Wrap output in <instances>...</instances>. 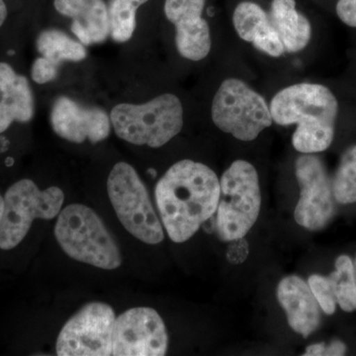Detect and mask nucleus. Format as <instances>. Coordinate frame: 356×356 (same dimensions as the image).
Masks as SVG:
<instances>
[{"label":"nucleus","mask_w":356,"mask_h":356,"mask_svg":"<svg viewBox=\"0 0 356 356\" xmlns=\"http://www.w3.org/2000/svg\"><path fill=\"white\" fill-rule=\"evenodd\" d=\"M220 180L209 166L184 159L156 184L154 195L170 240L184 243L212 218L219 204Z\"/></svg>","instance_id":"obj_1"},{"label":"nucleus","mask_w":356,"mask_h":356,"mask_svg":"<svg viewBox=\"0 0 356 356\" xmlns=\"http://www.w3.org/2000/svg\"><path fill=\"white\" fill-rule=\"evenodd\" d=\"M269 108L277 125L296 124L292 144L299 153H322L331 147L339 103L327 86L311 83L292 84L274 95Z\"/></svg>","instance_id":"obj_2"},{"label":"nucleus","mask_w":356,"mask_h":356,"mask_svg":"<svg viewBox=\"0 0 356 356\" xmlns=\"http://www.w3.org/2000/svg\"><path fill=\"white\" fill-rule=\"evenodd\" d=\"M55 236L63 250L77 261L112 270L122 264L118 245L95 211L72 204L60 212Z\"/></svg>","instance_id":"obj_3"},{"label":"nucleus","mask_w":356,"mask_h":356,"mask_svg":"<svg viewBox=\"0 0 356 356\" xmlns=\"http://www.w3.org/2000/svg\"><path fill=\"white\" fill-rule=\"evenodd\" d=\"M115 133L137 146L163 147L184 127V107L177 95L165 93L144 104L116 105L110 114Z\"/></svg>","instance_id":"obj_4"},{"label":"nucleus","mask_w":356,"mask_h":356,"mask_svg":"<svg viewBox=\"0 0 356 356\" xmlns=\"http://www.w3.org/2000/svg\"><path fill=\"white\" fill-rule=\"evenodd\" d=\"M217 208L218 235L225 242L243 238L261 212V193L259 173L252 163L234 161L220 181Z\"/></svg>","instance_id":"obj_5"},{"label":"nucleus","mask_w":356,"mask_h":356,"mask_svg":"<svg viewBox=\"0 0 356 356\" xmlns=\"http://www.w3.org/2000/svg\"><path fill=\"white\" fill-rule=\"evenodd\" d=\"M211 116L216 127L243 142H252L273 123L264 96L236 77L225 79L213 98Z\"/></svg>","instance_id":"obj_6"},{"label":"nucleus","mask_w":356,"mask_h":356,"mask_svg":"<svg viewBox=\"0 0 356 356\" xmlns=\"http://www.w3.org/2000/svg\"><path fill=\"white\" fill-rule=\"evenodd\" d=\"M107 191L118 219L129 233L149 245L163 242V226L144 182L132 165H115L107 180Z\"/></svg>","instance_id":"obj_7"},{"label":"nucleus","mask_w":356,"mask_h":356,"mask_svg":"<svg viewBox=\"0 0 356 356\" xmlns=\"http://www.w3.org/2000/svg\"><path fill=\"white\" fill-rule=\"evenodd\" d=\"M65 196L57 186L40 191L34 181L21 179L4 196L0 220V248L13 250L27 236L34 220H51L62 210Z\"/></svg>","instance_id":"obj_8"},{"label":"nucleus","mask_w":356,"mask_h":356,"mask_svg":"<svg viewBox=\"0 0 356 356\" xmlns=\"http://www.w3.org/2000/svg\"><path fill=\"white\" fill-rule=\"evenodd\" d=\"M115 323L113 309L104 303H90L77 312L58 334L60 356L112 355Z\"/></svg>","instance_id":"obj_9"},{"label":"nucleus","mask_w":356,"mask_h":356,"mask_svg":"<svg viewBox=\"0 0 356 356\" xmlns=\"http://www.w3.org/2000/svg\"><path fill=\"white\" fill-rule=\"evenodd\" d=\"M295 173L300 186L295 220L310 231L325 228L334 214V196L324 163L314 154H303L297 159Z\"/></svg>","instance_id":"obj_10"},{"label":"nucleus","mask_w":356,"mask_h":356,"mask_svg":"<svg viewBox=\"0 0 356 356\" xmlns=\"http://www.w3.org/2000/svg\"><path fill=\"white\" fill-rule=\"evenodd\" d=\"M168 343L165 323L154 309H130L115 320L112 355L163 356L168 350Z\"/></svg>","instance_id":"obj_11"},{"label":"nucleus","mask_w":356,"mask_h":356,"mask_svg":"<svg viewBox=\"0 0 356 356\" xmlns=\"http://www.w3.org/2000/svg\"><path fill=\"white\" fill-rule=\"evenodd\" d=\"M206 0H165L166 18L175 26L178 53L199 62L209 55L212 38L209 24L202 14Z\"/></svg>","instance_id":"obj_12"},{"label":"nucleus","mask_w":356,"mask_h":356,"mask_svg":"<svg viewBox=\"0 0 356 356\" xmlns=\"http://www.w3.org/2000/svg\"><path fill=\"white\" fill-rule=\"evenodd\" d=\"M53 130L63 139L81 144L86 140L92 144L107 139L111 120L99 107H84L67 96H60L51 107Z\"/></svg>","instance_id":"obj_13"},{"label":"nucleus","mask_w":356,"mask_h":356,"mask_svg":"<svg viewBox=\"0 0 356 356\" xmlns=\"http://www.w3.org/2000/svg\"><path fill=\"white\" fill-rule=\"evenodd\" d=\"M277 299L293 331L307 337L318 329L321 307L306 281L296 275L283 278L278 284Z\"/></svg>","instance_id":"obj_14"},{"label":"nucleus","mask_w":356,"mask_h":356,"mask_svg":"<svg viewBox=\"0 0 356 356\" xmlns=\"http://www.w3.org/2000/svg\"><path fill=\"white\" fill-rule=\"evenodd\" d=\"M56 10L72 18L70 29L83 44L103 43L110 34L108 7L103 0H54Z\"/></svg>","instance_id":"obj_15"},{"label":"nucleus","mask_w":356,"mask_h":356,"mask_svg":"<svg viewBox=\"0 0 356 356\" xmlns=\"http://www.w3.org/2000/svg\"><path fill=\"white\" fill-rule=\"evenodd\" d=\"M35 113L34 95L27 77L0 63V134L13 122L28 123Z\"/></svg>","instance_id":"obj_16"},{"label":"nucleus","mask_w":356,"mask_h":356,"mask_svg":"<svg viewBox=\"0 0 356 356\" xmlns=\"http://www.w3.org/2000/svg\"><path fill=\"white\" fill-rule=\"evenodd\" d=\"M233 24L240 38L252 44L257 50L273 58H280L285 53L280 35L259 4L252 1L238 4L233 14Z\"/></svg>","instance_id":"obj_17"},{"label":"nucleus","mask_w":356,"mask_h":356,"mask_svg":"<svg viewBox=\"0 0 356 356\" xmlns=\"http://www.w3.org/2000/svg\"><path fill=\"white\" fill-rule=\"evenodd\" d=\"M269 19L280 35L285 51L298 53L310 43V21L297 10L295 0H273Z\"/></svg>","instance_id":"obj_18"},{"label":"nucleus","mask_w":356,"mask_h":356,"mask_svg":"<svg viewBox=\"0 0 356 356\" xmlns=\"http://www.w3.org/2000/svg\"><path fill=\"white\" fill-rule=\"evenodd\" d=\"M36 46L42 57L58 65L64 60L81 62L88 56L83 43L70 38L69 35L58 29L42 32L37 39Z\"/></svg>","instance_id":"obj_19"},{"label":"nucleus","mask_w":356,"mask_h":356,"mask_svg":"<svg viewBox=\"0 0 356 356\" xmlns=\"http://www.w3.org/2000/svg\"><path fill=\"white\" fill-rule=\"evenodd\" d=\"M149 0H110L108 15L110 34L118 43L132 38L136 29V13Z\"/></svg>","instance_id":"obj_20"},{"label":"nucleus","mask_w":356,"mask_h":356,"mask_svg":"<svg viewBox=\"0 0 356 356\" xmlns=\"http://www.w3.org/2000/svg\"><path fill=\"white\" fill-rule=\"evenodd\" d=\"M337 303L344 312L356 310L355 266L348 255H341L336 261V271L331 274Z\"/></svg>","instance_id":"obj_21"},{"label":"nucleus","mask_w":356,"mask_h":356,"mask_svg":"<svg viewBox=\"0 0 356 356\" xmlns=\"http://www.w3.org/2000/svg\"><path fill=\"white\" fill-rule=\"evenodd\" d=\"M332 184L337 202H356V145L350 147L341 156Z\"/></svg>","instance_id":"obj_22"},{"label":"nucleus","mask_w":356,"mask_h":356,"mask_svg":"<svg viewBox=\"0 0 356 356\" xmlns=\"http://www.w3.org/2000/svg\"><path fill=\"white\" fill-rule=\"evenodd\" d=\"M308 284L321 309L327 315H332L336 311L337 298L331 276L325 277L318 274H313L309 277Z\"/></svg>","instance_id":"obj_23"},{"label":"nucleus","mask_w":356,"mask_h":356,"mask_svg":"<svg viewBox=\"0 0 356 356\" xmlns=\"http://www.w3.org/2000/svg\"><path fill=\"white\" fill-rule=\"evenodd\" d=\"M58 65L44 57H40L33 63L31 76L35 83L44 84L54 81L58 76Z\"/></svg>","instance_id":"obj_24"},{"label":"nucleus","mask_w":356,"mask_h":356,"mask_svg":"<svg viewBox=\"0 0 356 356\" xmlns=\"http://www.w3.org/2000/svg\"><path fill=\"white\" fill-rule=\"evenodd\" d=\"M248 243L243 238L231 241L227 250V259L233 264H240L247 259L248 255Z\"/></svg>","instance_id":"obj_25"},{"label":"nucleus","mask_w":356,"mask_h":356,"mask_svg":"<svg viewBox=\"0 0 356 356\" xmlns=\"http://www.w3.org/2000/svg\"><path fill=\"white\" fill-rule=\"evenodd\" d=\"M336 10L344 24L356 28V0H339Z\"/></svg>","instance_id":"obj_26"},{"label":"nucleus","mask_w":356,"mask_h":356,"mask_svg":"<svg viewBox=\"0 0 356 356\" xmlns=\"http://www.w3.org/2000/svg\"><path fill=\"white\" fill-rule=\"evenodd\" d=\"M346 344L339 341H332L329 346H325L324 355L327 356H339L344 355L346 353Z\"/></svg>","instance_id":"obj_27"},{"label":"nucleus","mask_w":356,"mask_h":356,"mask_svg":"<svg viewBox=\"0 0 356 356\" xmlns=\"http://www.w3.org/2000/svg\"><path fill=\"white\" fill-rule=\"evenodd\" d=\"M325 350V343H316L312 344V346H308L306 348L305 353L304 355L305 356H320L324 355Z\"/></svg>","instance_id":"obj_28"},{"label":"nucleus","mask_w":356,"mask_h":356,"mask_svg":"<svg viewBox=\"0 0 356 356\" xmlns=\"http://www.w3.org/2000/svg\"><path fill=\"white\" fill-rule=\"evenodd\" d=\"M7 17V7L3 0H0V27L3 24Z\"/></svg>","instance_id":"obj_29"},{"label":"nucleus","mask_w":356,"mask_h":356,"mask_svg":"<svg viewBox=\"0 0 356 356\" xmlns=\"http://www.w3.org/2000/svg\"><path fill=\"white\" fill-rule=\"evenodd\" d=\"M4 210V198L0 195V220H1L2 214Z\"/></svg>","instance_id":"obj_30"},{"label":"nucleus","mask_w":356,"mask_h":356,"mask_svg":"<svg viewBox=\"0 0 356 356\" xmlns=\"http://www.w3.org/2000/svg\"><path fill=\"white\" fill-rule=\"evenodd\" d=\"M353 266H355V281H356V259H355V264H353Z\"/></svg>","instance_id":"obj_31"}]
</instances>
